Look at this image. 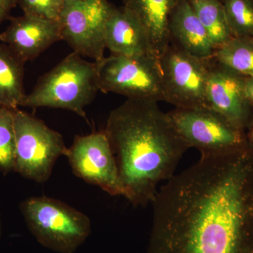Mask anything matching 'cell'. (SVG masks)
<instances>
[{
  "instance_id": "cell-1",
  "label": "cell",
  "mask_w": 253,
  "mask_h": 253,
  "mask_svg": "<svg viewBox=\"0 0 253 253\" xmlns=\"http://www.w3.org/2000/svg\"><path fill=\"white\" fill-rule=\"evenodd\" d=\"M201 155L158 191L146 253H253V162Z\"/></svg>"
},
{
  "instance_id": "cell-2",
  "label": "cell",
  "mask_w": 253,
  "mask_h": 253,
  "mask_svg": "<svg viewBox=\"0 0 253 253\" xmlns=\"http://www.w3.org/2000/svg\"><path fill=\"white\" fill-rule=\"evenodd\" d=\"M158 103L126 99L110 113L104 129L125 198L134 206L152 204L160 183L174 175L189 149Z\"/></svg>"
},
{
  "instance_id": "cell-3",
  "label": "cell",
  "mask_w": 253,
  "mask_h": 253,
  "mask_svg": "<svg viewBox=\"0 0 253 253\" xmlns=\"http://www.w3.org/2000/svg\"><path fill=\"white\" fill-rule=\"evenodd\" d=\"M99 91L96 62L73 51L40 78L21 106L68 110L86 118L85 108Z\"/></svg>"
},
{
  "instance_id": "cell-4",
  "label": "cell",
  "mask_w": 253,
  "mask_h": 253,
  "mask_svg": "<svg viewBox=\"0 0 253 253\" xmlns=\"http://www.w3.org/2000/svg\"><path fill=\"white\" fill-rule=\"evenodd\" d=\"M28 229L43 247L57 253H74L90 236V219L59 200L33 196L20 204Z\"/></svg>"
},
{
  "instance_id": "cell-5",
  "label": "cell",
  "mask_w": 253,
  "mask_h": 253,
  "mask_svg": "<svg viewBox=\"0 0 253 253\" xmlns=\"http://www.w3.org/2000/svg\"><path fill=\"white\" fill-rule=\"evenodd\" d=\"M14 172L30 180L46 182L58 158L67 154L62 135L18 109L14 113Z\"/></svg>"
},
{
  "instance_id": "cell-6",
  "label": "cell",
  "mask_w": 253,
  "mask_h": 253,
  "mask_svg": "<svg viewBox=\"0 0 253 253\" xmlns=\"http://www.w3.org/2000/svg\"><path fill=\"white\" fill-rule=\"evenodd\" d=\"M96 63L99 91L127 99L165 101L161 61L155 56L111 54Z\"/></svg>"
},
{
  "instance_id": "cell-7",
  "label": "cell",
  "mask_w": 253,
  "mask_h": 253,
  "mask_svg": "<svg viewBox=\"0 0 253 253\" xmlns=\"http://www.w3.org/2000/svg\"><path fill=\"white\" fill-rule=\"evenodd\" d=\"M168 113L189 149L195 148L201 155L231 154L244 146L243 130L208 106L175 108Z\"/></svg>"
},
{
  "instance_id": "cell-8",
  "label": "cell",
  "mask_w": 253,
  "mask_h": 253,
  "mask_svg": "<svg viewBox=\"0 0 253 253\" xmlns=\"http://www.w3.org/2000/svg\"><path fill=\"white\" fill-rule=\"evenodd\" d=\"M114 5L108 0H64L59 19L62 41L98 63L104 56L105 30Z\"/></svg>"
},
{
  "instance_id": "cell-9",
  "label": "cell",
  "mask_w": 253,
  "mask_h": 253,
  "mask_svg": "<svg viewBox=\"0 0 253 253\" xmlns=\"http://www.w3.org/2000/svg\"><path fill=\"white\" fill-rule=\"evenodd\" d=\"M209 60L198 59L169 44L160 60L165 101L184 109L208 106Z\"/></svg>"
},
{
  "instance_id": "cell-10",
  "label": "cell",
  "mask_w": 253,
  "mask_h": 253,
  "mask_svg": "<svg viewBox=\"0 0 253 253\" xmlns=\"http://www.w3.org/2000/svg\"><path fill=\"white\" fill-rule=\"evenodd\" d=\"M66 156L78 178L111 196L125 197L116 158L104 130L76 136Z\"/></svg>"
},
{
  "instance_id": "cell-11",
  "label": "cell",
  "mask_w": 253,
  "mask_h": 253,
  "mask_svg": "<svg viewBox=\"0 0 253 253\" xmlns=\"http://www.w3.org/2000/svg\"><path fill=\"white\" fill-rule=\"evenodd\" d=\"M246 79L212 58L209 60L207 106L241 130L249 125L252 107L246 95Z\"/></svg>"
},
{
  "instance_id": "cell-12",
  "label": "cell",
  "mask_w": 253,
  "mask_h": 253,
  "mask_svg": "<svg viewBox=\"0 0 253 253\" xmlns=\"http://www.w3.org/2000/svg\"><path fill=\"white\" fill-rule=\"evenodd\" d=\"M62 41L59 21L23 14L11 18L0 41L24 61L38 58L54 43Z\"/></svg>"
},
{
  "instance_id": "cell-13",
  "label": "cell",
  "mask_w": 253,
  "mask_h": 253,
  "mask_svg": "<svg viewBox=\"0 0 253 253\" xmlns=\"http://www.w3.org/2000/svg\"><path fill=\"white\" fill-rule=\"evenodd\" d=\"M170 44L202 60L212 59L215 48L188 0H176L168 23Z\"/></svg>"
},
{
  "instance_id": "cell-14",
  "label": "cell",
  "mask_w": 253,
  "mask_h": 253,
  "mask_svg": "<svg viewBox=\"0 0 253 253\" xmlns=\"http://www.w3.org/2000/svg\"><path fill=\"white\" fill-rule=\"evenodd\" d=\"M105 45L111 54L155 56L142 25L123 6H113L109 15L105 30Z\"/></svg>"
},
{
  "instance_id": "cell-15",
  "label": "cell",
  "mask_w": 253,
  "mask_h": 253,
  "mask_svg": "<svg viewBox=\"0 0 253 253\" xmlns=\"http://www.w3.org/2000/svg\"><path fill=\"white\" fill-rule=\"evenodd\" d=\"M123 6L134 14L144 27L153 54L161 60L169 41L168 23L176 0H123Z\"/></svg>"
},
{
  "instance_id": "cell-16",
  "label": "cell",
  "mask_w": 253,
  "mask_h": 253,
  "mask_svg": "<svg viewBox=\"0 0 253 253\" xmlns=\"http://www.w3.org/2000/svg\"><path fill=\"white\" fill-rule=\"evenodd\" d=\"M24 61L9 46L0 44V107L16 110L26 96Z\"/></svg>"
},
{
  "instance_id": "cell-17",
  "label": "cell",
  "mask_w": 253,
  "mask_h": 253,
  "mask_svg": "<svg viewBox=\"0 0 253 253\" xmlns=\"http://www.w3.org/2000/svg\"><path fill=\"white\" fill-rule=\"evenodd\" d=\"M212 59L236 74L253 77V37H232L215 49Z\"/></svg>"
},
{
  "instance_id": "cell-18",
  "label": "cell",
  "mask_w": 253,
  "mask_h": 253,
  "mask_svg": "<svg viewBox=\"0 0 253 253\" xmlns=\"http://www.w3.org/2000/svg\"><path fill=\"white\" fill-rule=\"evenodd\" d=\"M215 49L232 38L221 0H188Z\"/></svg>"
},
{
  "instance_id": "cell-19",
  "label": "cell",
  "mask_w": 253,
  "mask_h": 253,
  "mask_svg": "<svg viewBox=\"0 0 253 253\" xmlns=\"http://www.w3.org/2000/svg\"><path fill=\"white\" fill-rule=\"evenodd\" d=\"M233 37H253V0H221Z\"/></svg>"
},
{
  "instance_id": "cell-20",
  "label": "cell",
  "mask_w": 253,
  "mask_h": 253,
  "mask_svg": "<svg viewBox=\"0 0 253 253\" xmlns=\"http://www.w3.org/2000/svg\"><path fill=\"white\" fill-rule=\"evenodd\" d=\"M15 111L0 107V172L4 174L14 169Z\"/></svg>"
},
{
  "instance_id": "cell-21",
  "label": "cell",
  "mask_w": 253,
  "mask_h": 253,
  "mask_svg": "<svg viewBox=\"0 0 253 253\" xmlns=\"http://www.w3.org/2000/svg\"><path fill=\"white\" fill-rule=\"evenodd\" d=\"M23 14L59 21L64 0H17Z\"/></svg>"
},
{
  "instance_id": "cell-22",
  "label": "cell",
  "mask_w": 253,
  "mask_h": 253,
  "mask_svg": "<svg viewBox=\"0 0 253 253\" xmlns=\"http://www.w3.org/2000/svg\"><path fill=\"white\" fill-rule=\"evenodd\" d=\"M16 5L17 0H0V23L8 17Z\"/></svg>"
},
{
  "instance_id": "cell-23",
  "label": "cell",
  "mask_w": 253,
  "mask_h": 253,
  "mask_svg": "<svg viewBox=\"0 0 253 253\" xmlns=\"http://www.w3.org/2000/svg\"><path fill=\"white\" fill-rule=\"evenodd\" d=\"M246 91L250 104L253 107V77L246 78Z\"/></svg>"
},
{
  "instance_id": "cell-24",
  "label": "cell",
  "mask_w": 253,
  "mask_h": 253,
  "mask_svg": "<svg viewBox=\"0 0 253 253\" xmlns=\"http://www.w3.org/2000/svg\"><path fill=\"white\" fill-rule=\"evenodd\" d=\"M249 139L250 141H251V144H252L253 147V125L252 127H251V131H250Z\"/></svg>"
},
{
  "instance_id": "cell-25",
  "label": "cell",
  "mask_w": 253,
  "mask_h": 253,
  "mask_svg": "<svg viewBox=\"0 0 253 253\" xmlns=\"http://www.w3.org/2000/svg\"><path fill=\"white\" fill-rule=\"evenodd\" d=\"M1 234H2V226H1V217H0V239H1Z\"/></svg>"
}]
</instances>
